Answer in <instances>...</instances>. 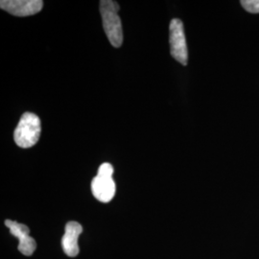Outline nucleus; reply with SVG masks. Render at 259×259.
Wrapping results in <instances>:
<instances>
[{"instance_id":"nucleus-1","label":"nucleus","mask_w":259,"mask_h":259,"mask_svg":"<svg viewBox=\"0 0 259 259\" xmlns=\"http://www.w3.org/2000/svg\"><path fill=\"white\" fill-rule=\"evenodd\" d=\"M119 4L112 0L100 1V14L102 17L105 33L113 47H120L123 44V29L118 16Z\"/></svg>"},{"instance_id":"nucleus-2","label":"nucleus","mask_w":259,"mask_h":259,"mask_svg":"<svg viewBox=\"0 0 259 259\" xmlns=\"http://www.w3.org/2000/svg\"><path fill=\"white\" fill-rule=\"evenodd\" d=\"M41 133V124L37 114L25 112L14 132V139L20 148H31L37 144Z\"/></svg>"},{"instance_id":"nucleus-3","label":"nucleus","mask_w":259,"mask_h":259,"mask_svg":"<svg viewBox=\"0 0 259 259\" xmlns=\"http://www.w3.org/2000/svg\"><path fill=\"white\" fill-rule=\"evenodd\" d=\"M113 167L111 163L105 162L99 167L98 174L93 178L92 191L95 199L101 203H109L115 195V183L112 179Z\"/></svg>"},{"instance_id":"nucleus-4","label":"nucleus","mask_w":259,"mask_h":259,"mask_svg":"<svg viewBox=\"0 0 259 259\" xmlns=\"http://www.w3.org/2000/svg\"><path fill=\"white\" fill-rule=\"evenodd\" d=\"M169 32L171 56L180 64L183 65H187L188 50L186 46L183 21L179 19H172L169 26Z\"/></svg>"},{"instance_id":"nucleus-5","label":"nucleus","mask_w":259,"mask_h":259,"mask_svg":"<svg viewBox=\"0 0 259 259\" xmlns=\"http://www.w3.org/2000/svg\"><path fill=\"white\" fill-rule=\"evenodd\" d=\"M1 9L16 17H28L36 15L44 7L41 0H2Z\"/></svg>"},{"instance_id":"nucleus-6","label":"nucleus","mask_w":259,"mask_h":259,"mask_svg":"<svg viewBox=\"0 0 259 259\" xmlns=\"http://www.w3.org/2000/svg\"><path fill=\"white\" fill-rule=\"evenodd\" d=\"M5 226L9 229L11 234L19 239V251L26 256L32 255L36 250L37 244L35 239L29 235L30 230L27 226L12 220H6Z\"/></svg>"},{"instance_id":"nucleus-7","label":"nucleus","mask_w":259,"mask_h":259,"mask_svg":"<svg viewBox=\"0 0 259 259\" xmlns=\"http://www.w3.org/2000/svg\"><path fill=\"white\" fill-rule=\"evenodd\" d=\"M83 232L81 224L70 221L65 225V234L62 239V246L65 254L69 257H75L79 253L78 238Z\"/></svg>"},{"instance_id":"nucleus-8","label":"nucleus","mask_w":259,"mask_h":259,"mask_svg":"<svg viewBox=\"0 0 259 259\" xmlns=\"http://www.w3.org/2000/svg\"><path fill=\"white\" fill-rule=\"evenodd\" d=\"M240 3L242 7L247 12L251 14H258L259 0H242Z\"/></svg>"}]
</instances>
